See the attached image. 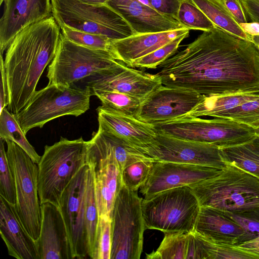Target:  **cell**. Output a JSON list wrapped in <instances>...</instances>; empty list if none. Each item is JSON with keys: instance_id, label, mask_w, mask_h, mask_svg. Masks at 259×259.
<instances>
[{"instance_id": "15", "label": "cell", "mask_w": 259, "mask_h": 259, "mask_svg": "<svg viewBox=\"0 0 259 259\" xmlns=\"http://www.w3.org/2000/svg\"><path fill=\"white\" fill-rule=\"evenodd\" d=\"M87 83L92 94L95 91L116 92L142 100L162 85L157 74L135 69L120 61L113 67L90 76Z\"/></svg>"}, {"instance_id": "26", "label": "cell", "mask_w": 259, "mask_h": 259, "mask_svg": "<svg viewBox=\"0 0 259 259\" xmlns=\"http://www.w3.org/2000/svg\"><path fill=\"white\" fill-rule=\"evenodd\" d=\"M220 151L226 164L235 165L259 178L258 135L241 144L220 148Z\"/></svg>"}, {"instance_id": "12", "label": "cell", "mask_w": 259, "mask_h": 259, "mask_svg": "<svg viewBox=\"0 0 259 259\" xmlns=\"http://www.w3.org/2000/svg\"><path fill=\"white\" fill-rule=\"evenodd\" d=\"M155 161L170 162L223 168L220 147L209 143L186 140L157 131L149 143L136 147Z\"/></svg>"}, {"instance_id": "19", "label": "cell", "mask_w": 259, "mask_h": 259, "mask_svg": "<svg viewBox=\"0 0 259 259\" xmlns=\"http://www.w3.org/2000/svg\"><path fill=\"white\" fill-rule=\"evenodd\" d=\"M87 164L93 169L99 215H106L111 219L116 197L123 184L115 157L110 149H106L98 158Z\"/></svg>"}, {"instance_id": "23", "label": "cell", "mask_w": 259, "mask_h": 259, "mask_svg": "<svg viewBox=\"0 0 259 259\" xmlns=\"http://www.w3.org/2000/svg\"><path fill=\"white\" fill-rule=\"evenodd\" d=\"M194 232L214 243L237 245L244 231L223 211L201 206Z\"/></svg>"}, {"instance_id": "8", "label": "cell", "mask_w": 259, "mask_h": 259, "mask_svg": "<svg viewBox=\"0 0 259 259\" xmlns=\"http://www.w3.org/2000/svg\"><path fill=\"white\" fill-rule=\"evenodd\" d=\"M7 155L13 175L16 212L23 227L35 240L39 238L41 205L38 191V165L15 142L6 140Z\"/></svg>"}, {"instance_id": "13", "label": "cell", "mask_w": 259, "mask_h": 259, "mask_svg": "<svg viewBox=\"0 0 259 259\" xmlns=\"http://www.w3.org/2000/svg\"><path fill=\"white\" fill-rule=\"evenodd\" d=\"M90 168L83 165L64 189L59 200L71 247L72 258H85L88 245L84 221L85 194Z\"/></svg>"}, {"instance_id": "7", "label": "cell", "mask_w": 259, "mask_h": 259, "mask_svg": "<svg viewBox=\"0 0 259 259\" xmlns=\"http://www.w3.org/2000/svg\"><path fill=\"white\" fill-rule=\"evenodd\" d=\"M52 16L59 27L106 36L116 40L134 35L123 18L106 4L85 0H51Z\"/></svg>"}, {"instance_id": "36", "label": "cell", "mask_w": 259, "mask_h": 259, "mask_svg": "<svg viewBox=\"0 0 259 259\" xmlns=\"http://www.w3.org/2000/svg\"><path fill=\"white\" fill-rule=\"evenodd\" d=\"M60 27L62 35L77 45L111 53L112 40L106 36L77 30L66 25Z\"/></svg>"}, {"instance_id": "25", "label": "cell", "mask_w": 259, "mask_h": 259, "mask_svg": "<svg viewBox=\"0 0 259 259\" xmlns=\"http://www.w3.org/2000/svg\"><path fill=\"white\" fill-rule=\"evenodd\" d=\"M259 98V91L235 94L204 95L196 106L179 119L202 116L219 118L224 113L246 102Z\"/></svg>"}, {"instance_id": "22", "label": "cell", "mask_w": 259, "mask_h": 259, "mask_svg": "<svg viewBox=\"0 0 259 259\" xmlns=\"http://www.w3.org/2000/svg\"><path fill=\"white\" fill-rule=\"evenodd\" d=\"M190 30H176L134 34L123 39L112 40L111 53L114 58L130 67L140 59L165 45Z\"/></svg>"}, {"instance_id": "35", "label": "cell", "mask_w": 259, "mask_h": 259, "mask_svg": "<svg viewBox=\"0 0 259 259\" xmlns=\"http://www.w3.org/2000/svg\"><path fill=\"white\" fill-rule=\"evenodd\" d=\"M189 31L182 34L153 52L135 61L131 67L155 69L174 55L181 42L189 36Z\"/></svg>"}, {"instance_id": "20", "label": "cell", "mask_w": 259, "mask_h": 259, "mask_svg": "<svg viewBox=\"0 0 259 259\" xmlns=\"http://www.w3.org/2000/svg\"><path fill=\"white\" fill-rule=\"evenodd\" d=\"M105 4L123 18L135 34L186 28L176 19L137 0H107Z\"/></svg>"}, {"instance_id": "29", "label": "cell", "mask_w": 259, "mask_h": 259, "mask_svg": "<svg viewBox=\"0 0 259 259\" xmlns=\"http://www.w3.org/2000/svg\"><path fill=\"white\" fill-rule=\"evenodd\" d=\"M25 135L13 114L7 108L0 113V138L4 141L11 140L23 149L33 161L38 164L41 156L27 140Z\"/></svg>"}, {"instance_id": "1", "label": "cell", "mask_w": 259, "mask_h": 259, "mask_svg": "<svg viewBox=\"0 0 259 259\" xmlns=\"http://www.w3.org/2000/svg\"><path fill=\"white\" fill-rule=\"evenodd\" d=\"M164 85L206 96L259 91V49L216 27L164 61Z\"/></svg>"}, {"instance_id": "40", "label": "cell", "mask_w": 259, "mask_h": 259, "mask_svg": "<svg viewBox=\"0 0 259 259\" xmlns=\"http://www.w3.org/2000/svg\"><path fill=\"white\" fill-rule=\"evenodd\" d=\"M4 142L0 138V196L9 203L15 204L16 191L14 179L8 162Z\"/></svg>"}, {"instance_id": "10", "label": "cell", "mask_w": 259, "mask_h": 259, "mask_svg": "<svg viewBox=\"0 0 259 259\" xmlns=\"http://www.w3.org/2000/svg\"><path fill=\"white\" fill-rule=\"evenodd\" d=\"M142 200L137 192L123 184L112 210L110 259L140 258L146 230Z\"/></svg>"}, {"instance_id": "11", "label": "cell", "mask_w": 259, "mask_h": 259, "mask_svg": "<svg viewBox=\"0 0 259 259\" xmlns=\"http://www.w3.org/2000/svg\"><path fill=\"white\" fill-rule=\"evenodd\" d=\"M154 127L157 132L175 138L211 144L220 148L245 143L256 135L251 126L222 118L181 119Z\"/></svg>"}, {"instance_id": "16", "label": "cell", "mask_w": 259, "mask_h": 259, "mask_svg": "<svg viewBox=\"0 0 259 259\" xmlns=\"http://www.w3.org/2000/svg\"><path fill=\"white\" fill-rule=\"evenodd\" d=\"M223 168L170 162L154 161L146 182L141 187L144 198L160 192L190 186L217 175Z\"/></svg>"}, {"instance_id": "5", "label": "cell", "mask_w": 259, "mask_h": 259, "mask_svg": "<svg viewBox=\"0 0 259 259\" xmlns=\"http://www.w3.org/2000/svg\"><path fill=\"white\" fill-rule=\"evenodd\" d=\"M91 96L87 85L81 89L49 83L36 91L27 104L13 115L26 135L31 129L41 128L57 118L81 115L89 109Z\"/></svg>"}, {"instance_id": "43", "label": "cell", "mask_w": 259, "mask_h": 259, "mask_svg": "<svg viewBox=\"0 0 259 259\" xmlns=\"http://www.w3.org/2000/svg\"><path fill=\"white\" fill-rule=\"evenodd\" d=\"M0 68L1 72L0 89V113L8 105V91L7 77L4 67V60L1 54Z\"/></svg>"}, {"instance_id": "3", "label": "cell", "mask_w": 259, "mask_h": 259, "mask_svg": "<svg viewBox=\"0 0 259 259\" xmlns=\"http://www.w3.org/2000/svg\"><path fill=\"white\" fill-rule=\"evenodd\" d=\"M190 187L200 206L228 212L259 207V178L231 164Z\"/></svg>"}, {"instance_id": "2", "label": "cell", "mask_w": 259, "mask_h": 259, "mask_svg": "<svg viewBox=\"0 0 259 259\" xmlns=\"http://www.w3.org/2000/svg\"><path fill=\"white\" fill-rule=\"evenodd\" d=\"M60 30L52 15L22 29L7 49L4 67L12 114L21 110L36 91L45 69L55 56Z\"/></svg>"}, {"instance_id": "9", "label": "cell", "mask_w": 259, "mask_h": 259, "mask_svg": "<svg viewBox=\"0 0 259 259\" xmlns=\"http://www.w3.org/2000/svg\"><path fill=\"white\" fill-rule=\"evenodd\" d=\"M118 62L108 51L77 45L61 32L57 50L48 67L49 83L73 86L74 83L108 69Z\"/></svg>"}, {"instance_id": "45", "label": "cell", "mask_w": 259, "mask_h": 259, "mask_svg": "<svg viewBox=\"0 0 259 259\" xmlns=\"http://www.w3.org/2000/svg\"><path fill=\"white\" fill-rule=\"evenodd\" d=\"M242 30L252 37L259 36V23L251 22L239 24Z\"/></svg>"}, {"instance_id": "27", "label": "cell", "mask_w": 259, "mask_h": 259, "mask_svg": "<svg viewBox=\"0 0 259 259\" xmlns=\"http://www.w3.org/2000/svg\"><path fill=\"white\" fill-rule=\"evenodd\" d=\"M217 26L253 43V37L245 33L225 5L223 0H190Z\"/></svg>"}, {"instance_id": "4", "label": "cell", "mask_w": 259, "mask_h": 259, "mask_svg": "<svg viewBox=\"0 0 259 259\" xmlns=\"http://www.w3.org/2000/svg\"><path fill=\"white\" fill-rule=\"evenodd\" d=\"M87 141L82 137L70 140L61 137L46 145L38 165V191L41 204L59 207L63 192L87 162Z\"/></svg>"}, {"instance_id": "42", "label": "cell", "mask_w": 259, "mask_h": 259, "mask_svg": "<svg viewBox=\"0 0 259 259\" xmlns=\"http://www.w3.org/2000/svg\"><path fill=\"white\" fill-rule=\"evenodd\" d=\"M223 1L239 24L249 22V20L239 0H223Z\"/></svg>"}, {"instance_id": "6", "label": "cell", "mask_w": 259, "mask_h": 259, "mask_svg": "<svg viewBox=\"0 0 259 259\" xmlns=\"http://www.w3.org/2000/svg\"><path fill=\"white\" fill-rule=\"evenodd\" d=\"M200 207L190 186L160 192L141 203L145 229L164 233L193 232Z\"/></svg>"}, {"instance_id": "38", "label": "cell", "mask_w": 259, "mask_h": 259, "mask_svg": "<svg viewBox=\"0 0 259 259\" xmlns=\"http://www.w3.org/2000/svg\"><path fill=\"white\" fill-rule=\"evenodd\" d=\"M224 212L239 224L244 231V235L237 245L259 236V207L235 212Z\"/></svg>"}, {"instance_id": "32", "label": "cell", "mask_w": 259, "mask_h": 259, "mask_svg": "<svg viewBox=\"0 0 259 259\" xmlns=\"http://www.w3.org/2000/svg\"><path fill=\"white\" fill-rule=\"evenodd\" d=\"M89 166L85 194L84 221L88 245V255L90 258L99 215L95 192L93 169L90 165Z\"/></svg>"}, {"instance_id": "28", "label": "cell", "mask_w": 259, "mask_h": 259, "mask_svg": "<svg viewBox=\"0 0 259 259\" xmlns=\"http://www.w3.org/2000/svg\"><path fill=\"white\" fill-rule=\"evenodd\" d=\"M92 95L97 96L102 103L103 109L116 114L136 118L143 100L130 95L116 92L95 91Z\"/></svg>"}, {"instance_id": "48", "label": "cell", "mask_w": 259, "mask_h": 259, "mask_svg": "<svg viewBox=\"0 0 259 259\" xmlns=\"http://www.w3.org/2000/svg\"><path fill=\"white\" fill-rule=\"evenodd\" d=\"M256 134L259 136V127L255 129Z\"/></svg>"}, {"instance_id": "30", "label": "cell", "mask_w": 259, "mask_h": 259, "mask_svg": "<svg viewBox=\"0 0 259 259\" xmlns=\"http://www.w3.org/2000/svg\"><path fill=\"white\" fill-rule=\"evenodd\" d=\"M191 232L164 233L156 250L146 254L147 259H186Z\"/></svg>"}, {"instance_id": "41", "label": "cell", "mask_w": 259, "mask_h": 259, "mask_svg": "<svg viewBox=\"0 0 259 259\" xmlns=\"http://www.w3.org/2000/svg\"><path fill=\"white\" fill-rule=\"evenodd\" d=\"M152 8L164 15L177 20L179 8L182 0H149Z\"/></svg>"}, {"instance_id": "17", "label": "cell", "mask_w": 259, "mask_h": 259, "mask_svg": "<svg viewBox=\"0 0 259 259\" xmlns=\"http://www.w3.org/2000/svg\"><path fill=\"white\" fill-rule=\"evenodd\" d=\"M0 20L1 54L25 27L52 15L51 0H4Z\"/></svg>"}, {"instance_id": "14", "label": "cell", "mask_w": 259, "mask_h": 259, "mask_svg": "<svg viewBox=\"0 0 259 259\" xmlns=\"http://www.w3.org/2000/svg\"><path fill=\"white\" fill-rule=\"evenodd\" d=\"M202 96L189 90L161 85L143 100L136 118L154 126L180 119Z\"/></svg>"}, {"instance_id": "49", "label": "cell", "mask_w": 259, "mask_h": 259, "mask_svg": "<svg viewBox=\"0 0 259 259\" xmlns=\"http://www.w3.org/2000/svg\"><path fill=\"white\" fill-rule=\"evenodd\" d=\"M4 0H1V3H2L3 1H4Z\"/></svg>"}, {"instance_id": "24", "label": "cell", "mask_w": 259, "mask_h": 259, "mask_svg": "<svg viewBox=\"0 0 259 259\" xmlns=\"http://www.w3.org/2000/svg\"><path fill=\"white\" fill-rule=\"evenodd\" d=\"M99 127L107 131L135 147L145 145L155 137L154 126L135 117L109 112L97 108Z\"/></svg>"}, {"instance_id": "33", "label": "cell", "mask_w": 259, "mask_h": 259, "mask_svg": "<svg viewBox=\"0 0 259 259\" xmlns=\"http://www.w3.org/2000/svg\"><path fill=\"white\" fill-rule=\"evenodd\" d=\"M177 20L189 30L209 31L217 27L190 0H182Z\"/></svg>"}, {"instance_id": "39", "label": "cell", "mask_w": 259, "mask_h": 259, "mask_svg": "<svg viewBox=\"0 0 259 259\" xmlns=\"http://www.w3.org/2000/svg\"><path fill=\"white\" fill-rule=\"evenodd\" d=\"M255 129L259 127V98L242 104L220 116Z\"/></svg>"}, {"instance_id": "47", "label": "cell", "mask_w": 259, "mask_h": 259, "mask_svg": "<svg viewBox=\"0 0 259 259\" xmlns=\"http://www.w3.org/2000/svg\"><path fill=\"white\" fill-rule=\"evenodd\" d=\"M253 43L259 49V36H255L253 37Z\"/></svg>"}, {"instance_id": "34", "label": "cell", "mask_w": 259, "mask_h": 259, "mask_svg": "<svg viewBox=\"0 0 259 259\" xmlns=\"http://www.w3.org/2000/svg\"><path fill=\"white\" fill-rule=\"evenodd\" d=\"M111 246V219L106 215H100L90 258L110 259Z\"/></svg>"}, {"instance_id": "46", "label": "cell", "mask_w": 259, "mask_h": 259, "mask_svg": "<svg viewBox=\"0 0 259 259\" xmlns=\"http://www.w3.org/2000/svg\"><path fill=\"white\" fill-rule=\"evenodd\" d=\"M240 247L259 253V236L239 245Z\"/></svg>"}, {"instance_id": "21", "label": "cell", "mask_w": 259, "mask_h": 259, "mask_svg": "<svg viewBox=\"0 0 259 259\" xmlns=\"http://www.w3.org/2000/svg\"><path fill=\"white\" fill-rule=\"evenodd\" d=\"M0 233L10 256L17 259H40L36 241L23 227L14 204L1 196Z\"/></svg>"}, {"instance_id": "18", "label": "cell", "mask_w": 259, "mask_h": 259, "mask_svg": "<svg viewBox=\"0 0 259 259\" xmlns=\"http://www.w3.org/2000/svg\"><path fill=\"white\" fill-rule=\"evenodd\" d=\"M41 205L40 230L36 241L40 259H72L67 230L59 207L50 202Z\"/></svg>"}, {"instance_id": "31", "label": "cell", "mask_w": 259, "mask_h": 259, "mask_svg": "<svg viewBox=\"0 0 259 259\" xmlns=\"http://www.w3.org/2000/svg\"><path fill=\"white\" fill-rule=\"evenodd\" d=\"M195 234L202 249L203 259H259L258 253L236 245L212 242Z\"/></svg>"}, {"instance_id": "37", "label": "cell", "mask_w": 259, "mask_h": 259, "mask_svg": "<svg viewBox=\"0 0 259 259\" xmlns=\"http://www.w3.org/2000/svg\"><path fill=\"white\" fill-rule=\"evenodd\" d=\"M154 161L153 159L142 160L125 167L121 172L123 184L130 190L137 192L147 181Z\"/></svg>"}, {"instance_id": "44", "label": "cell", "mask_w": 259, "mask_h": 259, "mask_svg": "<svg viewBox=\"0 0 259 259\" xmlns=\"http://www.w3.org/2000/svg\"><path fill=\"white\" fill-rule=\"evenodd\" d=\"M251 22L259 23V0H239Z\"/></svg>"}]
</instances>
